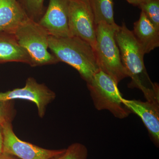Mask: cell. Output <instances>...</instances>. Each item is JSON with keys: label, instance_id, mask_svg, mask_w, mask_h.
Returning <instances> with one entry per match:
<instances>
[{"label": "cell", "instance_id": "cell-1", "mask_svg": "<svg viewBox=\"0 0 159 159\" xmlns=\"http://www.w3.org/2000/svg\"><path fill=\"white\" fill-rule=\"evenodd\" d=\"M115 39L122 65L128 77L131 78L128 87L140 90L146 101L159 102L158 84L151 80L144 64L145 54L132 31L127 28L125 23L118 27Z\"/></svg>", "mask_w": 159, "mask_h": 159}, {"label": "cell", "instance_id": "cell-2", "mask_svg": "<svg viewBox=\"0 0 159 159\" xmlns=\"http://www.w3.org/2000/svg\"><path fill=\"white\" fill-rule=\"evenodd\" d=\"M49 49L59 61L76 69L86 83L91 81L99 70L93 47L80 38L50 35Z\"/></svg>", "mask_w": 159, "mask_h": 159}, {"label": "cell", "instance_id": "cell-3", "mask_svg": "<svg viewBox=\"0 0 159 159\" xmlns=\"http://www.w3.org/2000/svg\"><path fill=\"white\" fill-rule=\"evenodd\" d=\"M119 25L104 22L97 24L93 50L99 70L108 74L119 84L128 77L122 65L115 34Z\"/></svg>", "mask_w": 159, "mask_h": 159}, {"label": "cell", "instance_id": "cell-4", "mask_svg": "<svg viewBox=\"0 0 159 159\" xmlns=\"http://www.w3.org/2000/svg\"><path fill=\"white\" fill-rule=\"evenodd\" d=\"M20 46L29 54L32 67L57 64L60 61L48 51V32L38 22L28 17L13 32Z\"/></svg>", "mask_w": 159, "mask_h": 159}, {"label": "cell", "instance_id": "cell-5", "mask_svg": "<svg viewBox=\"0 0 159 159\" xmlns=\"http://www.w3.org/2000/svg\"><path fill=\"white\" fill-rule=\"evenodd\" d=\"M118 84L108 74L99 70L87 83L94 106L97 110H107L119 119L127 118L131 112L122 102Z\"/></svg>", "mask_w": 159, "mask_h": 159}, {"label": "cell", "instance_id": "cell-6", "mask_svg": "<svg viewBox=\"0 0 159 159\" xmlns=\"http://www.w3.org/2000/svg\"><path fill=\"white\" fill-rule=\"evenodd\" d=\"M68 24L72 36L84 40L94 48L97 25L89 0H70Z\"/></svg>", "mask_w": 159, "mask_h": 159}, {"label": "cell", "instance_id": "cell-7", "mask_svg": "<svg viewBox=\"0 0 159 159\" xmlns=\"http://www.w3.org/2000/svg\"><path fill=\"white\" fill-rule=\"evenodd\" d=\"M2 126L3 153L21 159H51L65 150L66 148L58 150L45 149L22 141L14 133L11 122H6Z\"/></svg>", "mask_w": 159, "mask_h": 159}, {"label": "cell", "instance_id": "cell-8", "mask_svg": "<svg viewBox=\"0 0 159 159\" xmlns=\"http://www.w3.org/2000/svg\"><path fill=\"white\" fill-rule=\"evenodd\" d=\"M55 93L43 84H40L33 77H29L25 87L0 93V104L14 99H25L34 102L37 106L40 118L44 116L47 106L54 100Z\"/></svg>", "mask_w": 159, "mask_h": 159}, {"label": "cell", "instance_id": "cell-9", "mask_svg": "<svg viewBox=\"0 0 159 159\" xmlns=\"http://www.w3.org/2000/svg\"><path fill=\"white\" fill-rule=\"evenodd\" d=\"M70 0H50L48 9L38 23L50 35L56 37L72 36L69 28Z\"/></svg>", "mask_w": 159, "mask_h": 159}, {"label": "cell", "instance_id": "cell-10", "mask_svg": "<svg viewBox=\"0 0 159 159\" xmlns=\"http://www.w3.org/2000/svg\"><path fill=\"white\" fill-rule=\"evenodd\" d=\"M123 104L141 119L155 145L159 144V103L122 98Z\"/></svg>", "mask_w": 159, "mask_h": 159}, {"label": "cell", "instance_id": "cell-11", "mask_svg": "<svg viewBox=\"0 0 159 159\" xmlns=\"http://www.w3.org/2000/svg\"><path fill=\"white\" fill-rule=\"evenodd\" d=\"M20 62L32 67V61L28 52L20 46L14 34L0 32V64Z\"/></svg>", "mask_w": 159, "mask_h": 159}, {"label": "cell", "instance_id": "cell-12", "mask_svg": "<svg viewBox=\"0 0 159 159\" xmlns=\"http://www.w3.org/2000/svg\"><path fill=\"white\" fill-rule=\"evenodd\" d=\"M134 36L144 54H148L159 46V30L142 11L139 20L134 23Z\"/></svg>", "mask_w": 159, "mask_h": 159}, {"label": "cell", "instance_id": "cell-13", "mask_svg": "<svg viewBox=\"0 0 159 159\" xmlns=\"http://www.w3.org/2000/svg\"><path fill=\"white\" fill-rule=\"evenodd\" d=\"M28 17L16 0H0V32L13 33L18 26Z\"/></svg>", "mask_w": 159, "mask_h": 159}, {"label": "cell", "instance_id": "cell-14", "mask_svg": "<svg viewBox=\"0 0 159 159\" xmlns=\"http://www.w3.org/2000/svg\"><path fill=\"white\" fill-rule=\"evenodd\" d=\"M96 25L104 22L112 26H117L114 20L113 0H89Z\"/></svg>", "mask_w": 159, "mask_h": 159}, {"label": "cell", "instance_id": "cell-15", "mask_svg": "<svg viewBox=\"0 0 159 159\" xmlns=\"http://www.w3.org/2000/svg\"><path fill=\"white\" fill-rule=\"evenodd\" d=\"M21 6L29 18L38 22L43 15L44 0H20Z\"/></svg>", "mask_w": 159, "mask_h": 159}, {"label": "cell", "instance_id": "cell-16", "mask_svg": "<svg viewBox=\"0 0 159 159\" xmlns=\"http://www.w3.org/2000/svg\"><path fill=\"white\" fill-rule=\"evenodd\" d=\"M88 151L82 144L75 143L66 148L63 153L51 159H87Z\"/></svg>", "mask_w": 159, "mask_h": 159}, {"label": "cell", "instance_id": "cell-17", "mask_svg": "<svg viewBox=\"0 0 159 159\" xmlns=\"http://www.w3.org/2000/svg\"><path fill=\"white\" fill-rule=\"evenodd\" d=\"M139 7L151 22L159 30V0H151Z\"/></svg>", "mask_w": 159, "mask_h": 159}, {"label": "cell", "instance_id": "cell-18", "mask_svg": "<svg viewBox=\"0 0 159 159\" xmlns=\"http://www.w3.org/2000/svg\"><path fill=\"white\" fill-rule=\"evenodd\" d=\"M16 110L11 101L0 104V125L7 122H12Z\"/></svg>", "mask_w": 159, "mask_h": 159}, {"label": "cell", "instance_id": "cell-19", "mask_svg": "<svg viewBox=\"0 0 159 159\" xmlns=\"http://www.w3.org/2000/svg\"><path fill=\"white\" fill-rule=\"evenodd\" d=\"M125 1L134 6H139L142 4L149 2L151 0H125Z\"/></svg>", "mask_w": 159, "mask_h": 159}, {"label": "cell", "instance_id": "cell-20", "mask_svg": "<svg viewBox=\"0 0 159 159\" xmlns=\"http://www.w3.org/2000/svg\"><path fill=\"white\" fill-rule=\"evenodd\" d=\"M3 148V138L2 129V125H0V156L2 154Z\"/></svg>", "mask_w": 159, "mask_h": 159}, {"label": "cell", "instance_id": "cell-21", "mask_svg": "<svg viewBox=\"0 0 159 159\" xmlns=\"http://www.w3.org/2000/svg\"><path fill=\"white\" fill-rule=\"evenodd\" d=\"M0 159H17L13 156L3 153L0 156Z\"/></svg>", "mask_w": 159, "mask_h": 159}]
</instances>
